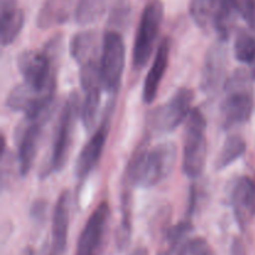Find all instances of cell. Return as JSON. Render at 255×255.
Returning a JSON list of instances; mask_svg holds the SVG:
<instances>
[{"mask_svg": "<svg viewBox=\"0 0 255 255\" xmlns=\"http://www.w3.org/2000/svg\"><path fill=\"white\" fill-rule=\"evenodd\" d=\"M47 213V203L45 199H37L30 207V217L36 224H42L45 222Z\"/></svg>", "mask_w": 255, "mask_h": 255, "instance_id": "28", "label": "cell"}, {"mask_svg": "<svg viewBox=\"0 0 255 255\" xmlns=\"http://www.w3.org/2000/svg\"><path fill=\"white\" fill-rule=\"evenodd\" d=\"M70 192L64 191L57 198L52 213L51 244L47 255H64L67 246L70 223Z\"/></svg>", "mask_w": 255, "mask_h": 255, "instance_id": "13", "label": "cell"}, {"mask_svg": "<svg viewBox=\"0 0 255 255\" xmlns=\"http://www.w3.org/2000/svg\"><path fill=\"white\" fill-rule=\"evenodd\" d=\"M59 39H54L42 51L27 50L17 57V67L24 84L44 96L55 97L56 91V50Z\"/></svg>", "mask_w": 255, "mask_h": 255, "instance_id": "2", "label": "cell"}, {"mask_svg": "<svg viewBox=\"0 0 255 255\" xmlns=\"http://www.w3.org/2000/svg\"><path fill=\"white\" fill-rule=\"evenodd\" d=\"M222 0H191L189 12L197 26L206 29L213 25L214 16Z\"/></svg>", "mask_w": 255, "mask_h": 255, "instance_id": "23", "label": "cell"}, {"mask_svg": "<svg viewBox=\"0 0 255 255\" xmlns=\"http://www.w3.org/2000/svg\"><path fill=\"white\" fill-rule=\"evenodd\" d=\"M234 56L242 64L252 67L251 76L255 79V37L246 30H241L234 40Z\"/></svg>", "mask_w": 255, "mask_h": 255, "instance_id": "21", "label": "cell"}, {"mask_svg": "<svg viewBox=\"0 0 255 255\" xmlns=\"http://www.w3.org/2000/svg\"><path fill=\"white\" fill-rule=\"evenodd\" d=\"M49 116L39 117V119H27L19 125L16 129V146H17V163L19 172L22 177L26 176L34 166L36 158L37 147H39L40 137L42 128Z\"/></svg>", "mask_w": 255, "mask_h": 255, "instance_id": "10", "label": "cell"}, {"mask_svg": "<svg viewBox=\"0 0 255 255\" xmlns=\"http://www.w3.org/2000/svg\"><path fill=\"white\" fill-rule=\"evenodd\" d=\"M207 120L201 110H192L184 128L182 168L189 178L202 176L207 163Z\"/></svg>", "mask_w": 255, "mask_h": 255, "instance_id": "3", "label": "cell"}, {"mask_svg": "<svg viewBox=\"0 0 255 255\" xmlns=\"http://www.w3.org/2000/svg\"><path fill=\"white\" fill-rule=\"evenodd\" d=\"M231 206L242 231H246L255 218V179L242 176L234 182L231 192Z\"/></svg>", "mask_w": 255, "mask_h": 255, "instance_id": "12", "label": "cell"}, {"mask_svg": "<svg viewBox=\"0 0 255 255\" xmlns=\"http://www.w3.org/2000/svg\"><path fill=\"white\" fill-rule=\"evenodd\" d=\"M192 231V222L191 217H187L184 221L179 222L176 226L171 227L168 231L164 233L163 239H162L161 247L158 249L157 255H172L177 251L178 247H182V242L184 241L187 236Z\"/></svg>", "mask_w": 255, "mask_h": 255, "instance_id": "20", "label": "cell"}, {"mask_svg": "<svg viewBox=\"0 0 255 255\" xmlns=\"http://www.w3.org/2000/svg\"><path fill=\"white\" fill-rule=\"evenodd\" d=\"M70 52L79 66L100 61V37L94 30L80 31L72 37Z\"/></svg>", "mask_w": 255, "mask_h": 255, "instance_id": "17", "label": "cell"}, {"mask_svg": "<svg viewBox=\"0 0 255 255\" xmlns=\"http://www.w3.org/2000/svg\"><path fill=\"white\" fill-rule=\"evenodd\" d=\"M169 54H171V42L166 37L159 42L156 56L144 80L143 92H142V99L144 104H152L156 99L157 92L168 67Z\"/></svg>", "mask_w": 255, "mask_h": 255, "instance_id": "14", "label": "cell"}, {"mask_svg": "<svg viewBox=\"0 0 255 255\" xmlns=\"http://www.w3.org/2000/svg\"><path fill=\"white\" fill-rule=\"evenodd\" d=\"M129 255H148V251L144 247H138V248L134 249Z\"/></svg>", "mask_w": 255, "mask_h": 255, "instance_id": "29", "label": "cell"}, {"mask_svg": "<svg viewBox=\"0 0 255 255\" xmlns=\"http://www.w3.org/2000/svg\"><path fill=\"white\" fill-rule=\"evenodd\" d=\"M131 15V4L128 0H117L114 4L110 15L109 24L112 30H116V27H124L128 21V17Z\"/></svg>", "mask_w": 255, "mask_h": 255, "instance_id": "25", "label": "cell"}, {"mask_svg": "<svg viewBox=\"0 0 255 255\" xmlns=\"http://www.w3.org/2000/svg\"><path fill=\"white\" fill-rule=\"evenodd\" d=\"M247 151V143L241 136H229L224 142L216 161V168L222 171L241 158Z\"/></svg>", "mask_w": 255, "mask_h": 255, "instance_id": "22", "label": "cell"}, {"mask_svg": "<svg viewBox=\"0 0 255 255\" xmlns=\"http://www.w3.org/2000/svg\"><path fill=\"white\" fill-rule=\"evenodd\" d=\"M238 16L255 31V0H227Z\"/></svg>", "mask_w": 255, "mask_h": 255, "instance_id": "26", "label": "cell"}, {"mask_svg": "<svg viewBox=\"0 0 255 255\" xmlns=\"http://www.w3.org/2000/svg\"><path fill=\"white\" fill-rule=\"evenodd\" d=\"M128 183L125 186L121 198V223L119 226L116 236V243L120 251H125L128 247L132 237V194Z\"/></svg>", "mask_w": 255, "mask_h": 255, "instance_id": "19", "label": "cell"}, {"mask_svg": "<svg viewBox=\"0 0 255 255\" xmlns=\"http://www.w3.org/2000/svg\"><path fill=\"white\" fill-rule=\"evenodd\" d=\"M110 219V206L101 202L87 219L76 247V255H101Z\"/></svg>", "mask_w": 255, "mask_h": 255, "instance_id": "9", "label": "cell"}, {"mask_svg": "<svg viewBox=\"0 0 255 255\" xmlns=\"http://www.w3.org/2000/svg\"><path fill=\"white\" fill-rule=\"evenodd\" d=\"M194 92L191 89H179L166 104L161 105L149 115V129L157 133L174 131L192 112Z\"/></svg>", "mask_w": 255, "mask_h": 255, "instance_id": "8", "label": "cell"}, {"mask_svg": "<svg viewBox=\"0 0 255 255\" xmlns=\"http://www.w3.org/2000/svg\"><path fill=\"white\" fill-rule=\"evenodd\" d=\"M189 255H217L204 238H194L187 243Z\"/></svg>", "mask_w": 255, "mask_h": 255, "instance_id": "27", "label": "cell"}, {"mask_svg": "<svg viewBox=\"0 0 255 255\" xmlns=\"http://www.w3.org/2000/svg\"><path fill=\"white\" fill-rule=\"evenodd\" d=\"M80 114V100L76 92H72L67 97L61 115H60L59 124H57L56 133H55L52 151L47 166L41 173V178H46L52 173H56L64 169L69 156L70 146H71L72 134H74L75 122Z\"/></svg>", "mask_w": 255, "mask_h": 255, "instance_id": "6", "label": "cell"}, {"mask_svg": "<svg viewBox=\"0 0 255 255\" xmlns=\"http://www.w3.org/2000/svg\"><path fill=\"white\" fill-rule=\"evenodd\" d=\"M126 62V47L117 30L109 29L104 35L100 57V74L102 87L115 95L119 91Z\"/></svg>", "mask_w": 255, "mask_h": 255, "instance_id": "7", "label": "cell"}, {"mask_svg": "<svg viewBox=\"0 0 255 255\" xmlns=\"http://www.w3.org/2000/svg\"><path fill=\"white\" fill-rule=\"evenodd\" d=\"M74 2L75 0H45L36 17L37 27L46 30L66 22Z\"/></svg>", "mask_w": 255, "mask_h": 255, "instance_id": "18", "label": "cell"}, {"mask_svg": "<svg viewBox=\"0 0 255 255\" xmlns=\"http://www.w3.org/2000/svg\"><path fill=\"white\" fill-rule=\"evenodd\" d=\"M107 0H79L75 11L77 24L89 25L94 22L106 7Z\"/></svg>", "mask_w": 255, "mask_h": 255, "instance_id": "24", "label": "cell"}, {"mask_svg": "<svg viewBox=\"0 0 255 255\" xmlns=\"http://www.w3.org/2000/svg\"><path fill=\"white\" fill-rule=\"evenodd\" d=\"M253 112V97L249 89L248 75L237 71L226 82V97L222 102L221 117L223 128L243 125L251 119Z\"/></svg>", "mask_w": 255, "mask_h": 255, "instance_id": "4", "label": "cell"}, {"mask_svg": "<svg viewBox=\"0 0 255 255\" xmlns=\"http://www.w3.org/2000/svg\"><path fill=\"white\" fill-rule=\"evenodd\" d=\"M0 20H1V26H0L1 44L2 46H6L17 39L24 27L25 15L17 4V0H1Z\"/></svg>", "mask_w": 255, "mask_h": 255, "instance_id": "16", "label": "cell"}, {"mask_svg": "<svg viewBox=\"0 0 255 255\" xmlns=\"http://www.w3.org/2000/svg\"><path fill=\"white\" fill-rule=\"evenodd\" d=\"M164 16L162 0H149L142 11L132 54L133 70L139 71L148 64L154 50Z\"/></svg>", "mask_w": 255, "mask_h": 255, "instance_id": "5", "label": "cell"}, {"mask_svg": "<svg viewBox=\"0 0 255 255\" xmlns=\"http://www.w3.org/2000/svg\"><path fill=\"white\" fill-rule=\"evenodd\" d=\"M112 111H114V102L107 105L101 125L97 127L95 133L92 134L91 138L87 141L82 151L80 152L76 162V177L79 178V181L82 182L84 179H86L101 158L107 141V136H109L110 126H111Z\"/></svg>", "mask_w": 255, "mask_h": 255, "instance_id": "11", "label": "cell"}, {"mask_svg": "<svg viewBox=\"0 0 255 255\" xmlns=\"http://www.w3.org/2000/svg\"><path fill=\"white\" fill-rule=\"evenodd\" d=\"M222 42V41H221ZM213 45L206 56L202 87L208 95L216 94L224 80L227 69V52L222 44Z\"/></svg>", "mask_w": 255, "mask_h": 255, "instance_id": "15", "label": "cell"}, {"mask_svg": "<svg viewBox=\"0 0 255 255\" xmlns=\"http://www.w3.org/2000/svg\"><path fill=\"white\" fill-rule=\"evenodd\" d=\"M20 255H35L34 249H32L31 247H26L25 249H22L21 254H20Z\"/></svg>", "mask_w": 255, "mask_h": 255, "instance_id": "30", "label": "cell"}, {"mask_svg": "<svg viewBox=\"0 0 255 255\" xmlns=\"http://www.w3.org/2000/svg\"><path fill=\"white\" fill-rule=\"evenodd\" d=\"M177 154L178 151L173 142H163L152 148L141 144L127 167L126 182L143 188L157 186L173 172Z\"/></svg>", "mask_w": 255, "mask_h": 255, "instance_id": "1", "label": "cell"}]
</instances>
